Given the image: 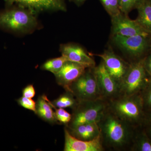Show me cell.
<instances>
[{
  "mask_svg": "<svg viewBox=\"0 0 151 151\" xmlns=\"http://www.w3.org/2000/svg\"><path fill=\"white\" fill-rule=\"evenodd\" d=\"M35 89L32 84L27 85L23 89L22 95L24 97L32 99L35 97Z\"/></svg>",
  "mask_w": 151,
  "mask_h": 151,
  "instance_id": "26",
  "label": "cell"
},
{
  "mask_svg": "<svg viewBox=\"0 0 151 151\" xmlns=\"http://www.w3.org/2000/svg\"><path fill=\"white\" fill-rule=\"evenodd\" d=\"M93 70L102 98L108 102L118 97L119 84L108 72L102 60L98 65L93 68Z\"/></svg>",
  "mask_w": 151,
  "mask_h": 151,
  "instance_id": "9",
  "label": "cell"
},
{
  "mask_svg": "<svg viewBox=\"0 0 151 151\" xmlns=\"http://www.w3.org/2000/svg\"><path fill=\"white\" fill-rule=\"evenodd\" d=\"M15 3L32 11L43 10L66 11V6L62 0H6Z\"/></svg>",
  "mask_w": 151,
  "mask_h": 151,
  "instance_id": "14",
  "label": "cell"
},
{
  "mask_svg": "<svg viewBox=\"0 0 151 151\" xmlns=\"http://www.w3.org/2000/svg\"><path fill=\"white\" fill-rule=\"evenodd\" d=\"M60 51L63 56L69 61L85 65L87 68H94L95 62L84 49L77 45L67 44L60 47Z\"/></svg>",
  "mask_w": 151,
  "mask_h": 151,
  "instance_id": "13",
  "label": "cell"
},
{
  "mask_svg": "<svg viewBox=\"0 0 151 151\" xmlns=\"http://www.w3.org/2000/svg\"><path fill=\"white\" fill-rule=\"evenodd\" d=\"M130 150L134 151H151V139L146 131L135 130Z\"/></svg>",
  "mask_w": 151,
  "mask_h": 151,
  "instance_id": "18",
  "label": "cell"
},
{
  "mask_svg": "<svg viewBox=\"0 0 151 151\" xmlns=\"http://www.w3.org/2000/svg\"><path fill=\"white\" fill-rule=\"evenodd\" d=\"M17 101L19 105L22 107L35 113L36 103L32 99L22 96L18 99Z\"/></svg>",
  "mask_w": 151,
  "mask_h": 151,
  "instance_id": "25",
  "label": "cell"
},
{
  "mask_svg": "<svg viewBox=\"0 0 151 151\" xmlns=\"http://www.w3.org/2000/svg\"><path fill=\"white\" fill-rule=\"evenodd\" d=\"M103 7L111 17L121 13L120 1L119 0H100Z\"/></svg>",
  "mask_w": 151,
  "mask_h": 151,
  "instance_id": "21",
  "label": "cell"
},
{
  "mask_svg": "<svg viewBox=\"0 0 151 151\" xmlns=\"http://www.w3.org/2000/svg\"><path fill=\"white\" fill-rule=\"evenodd\" d=\"M138 17L135 20L142 27L151 32V3L150 0H143L137 8Z\"/></svg>",
  "mask_w": 151,
  "mask_h": 151,
  "instance_id": "17",
  "label": "cell"
},
{
  "mask_svg": "<svg viewBox=\"0 0 151 151\" xmlns=\"http://www.w3.org/2000/svg\"><path fill=\"white\" fill-rule=\"evenodd\" d=\"M35 113L45 121L50 124L58 122L55 113L50 101L46 96L43 95L38 99L36 106Z\"/></svg>",
  "mask_w": 151,
  "mask_h": 151,
  "instance_id": "16",
  "label": "cell"
},
{
  "mask_svg": "<svg viewBox=\"0 0 151 151\" xmlns=\"http://www.w3.org/2000/svg\"><path fill=\"white\" fill-rule=\"evenodd\" d=\"M52 107L55 109V113L58 122L67 126L71 120V114L64 110V108H58V109H57L53 106H52Z\"/></svg>",
  "mask_w": 151,
  "mask_h": 151,
  "instance_id": "23",
  "label": "cell"
},
{
  "mask_svg": "<svg viewBox=\"0 0 151 151\" xmlns=\"http://www.w3.org/2000/svg\"><path fill=\"white\" fill-rule=\"evenodd\" d=\"M64 151H103L105 150L101 135L94 139L84 141L70 134L66 128L64 129Z\"/></svg>",
  "mask_w": 151,
  "mask_h": 151,
  "instance_id": "11",
  "label": "cell"
},
{
  "mask_svg": "<svg viewBox=\"0 0 151 151\" xmlns=\"http://www.w3.org/2000/svg\"><path fill=\"white\" fill-rule=\"evenodd\" d=\"M150 48H151V45Z\"/></svg>",
  "mask_w": 151,
  "mask_h": 151,
  "instance_id": "33",
  "label": "cell"
},
{
  "mask_svg": "<svg viewBox=\"0 0 151 151\" xmlns=\"http://www.w3.org/2000/svg\"><path fill=\"white\" fill-rule=\"evenodd\" d=\"M66 128L72 136L82 140H92L100 135L97 123L84 124L73 128Z\"/></svg>",
  "mask_w": 151,
  "mask_h": 151,
  "instance_id": "15",
  "label": "cell"
},
{
  "mask_svg": "<svg viewBox=\"0 0 151 151\" xmlns=\"http://www.w3.org/2000/svg\"><path fill=\"white\" fill-rule=\"evenodd\" d=\"M69 61L65 57L61 56L49 60L42 65L41 68L55 74L58 73L66 61Z\"/></svg>",
  "mask_w": 151,
  "mask_h": 151,
  "instance_id": "20",
  "label": "cell"
},
{
  "mask_svg": "<svg viewBox=\"0 0 151 151\" xmlns=\"http://www.w3.org/2000/svg\"><path fill=\"white\" fill-rule=\"evenodd\" d=\"M77 5H81L86 1V0H72Z\"/></svg>",
  "mask_w": 151,
  "mask_h": 151,
  "instance_id": "29",
  "label": "cell"
},
{
  "mask_svg": "<svg viewBox=\"0 0 151 151\" xmlns=\"http://www.w3.org/2000/svg\"><path fill=\"white\" fill-rule=\"evenodd\" d=\"M65 90L72 93L78 101L103 99L93 68H86L84 73Z\"/></svg>",
  "mask_w": 151,
  "mask_h": 151,
  "instance_id": "5",
  "label": "cell"
},
{
  "mask_svg": "<svg viewBox=\"0 0 151 151\" xmlns=\"http://www.w3.org/2000/svg\"><path fill=\"white\" fill-rule=\"evenodd\" d=\"M143 0H121L120 10L122 13L127 15L134 9H137Z\"/></svg>",
  "mask_w": 151,
  "mask_h": 151,
  "instance_id": "22",
  "label": "cell"
},
{
  "mask_svg": "<svg viewBox=\"0 0 151 151\" xmlns=\"http://www.w3.org/2000/svg\"><path fill=\"white\" fill-rule=\"evenodd\" d=\"M101 58L106 69L119 84L127 73L130 64L124 61L111 50H105L101 54H95Z\"/></svg>",
  "mask_w": 151,
  "mask_h": 151,
  "instance_id": "10",
  "label": "cell"
},
{
  "mask_svg": "<svg viewBox=\"0 0 151 151\" xmlns=\"http://www.w3.org/2000/svg\"><path fill=\"white\" fill-rule=\"evenodd\" d=\"M36 24V19L32 13L27 10L14 9L0 14V26L13 31L26 32Z\"/></svg>",
  "mask_w": 151,
  "mask_h": 151,
  "instance_id": "6",
  "label": "cell"
},
{
  "mask_svg": "<svg viewBox=\"0 0 151 151\" xmlns=\"http://www.w3.org/2000/svg\"><path fill=\"white\" fill-rule=\"evenodd\" d=\"M119 1H120H120H121V0H119Z\"/></svg>",
  "mask_w": 151,
  "mask_h": 151,
  "instance_id": "31",
  "label": "cell"
},
{
  "mask_svg": "<svg viewBox=\"0 0 151 151\" xmlns=\"http://www.w3.org/2000/svg\"><path fill=\"white\" fill-rule=\"evenodd\" d=\"M150 1L151 3V0H150Z\"/></svg>",
  "mask_w": 151,
  "mask_h": 151,
  "instance_id": "32",
  "label": "cell"
},
{
  "mask_svg": "<svg viewBox=\"0 0 151 151\" xmlns=\"http://www.w3.org/2000/svg\"><path fill=\"white\" fill-rule=\"evenodd\" d=\"M144 124L147 127H151V108L145 111V117Z\"/></svg>",
  "mask_w": 151,
  "mask_h": 151,
  "instance_id": "28",
  "label": "cell"
},
{
  "mask_svg": "<svg viewBox=\"0 0 151 151\" xmlns=\"http://www.w3.org/2000/svg\"><path fill=\"white\" fill-rule=\"evenodd\" d=\"M111 18L113 35H141L151 39V32L145 29L136 20L131 19L122 13Z\"/></svg>",
  "mask_w": 151,
  "mask_h": 151,
  "instance_id": "8",
  "label": "cell"
},
{
  "mask_svg": "<svg viewBox=\"0 0 151 151\" xmlns=\"http://www.w3.org/2000/svg\"><path fill=\"white\" fill-rule=\"evenodd\" d=\"M108 101L104 99L78 101L73 109L71 119L67 128L90 123H98L108 108Z\"/></svg>",
  "mask_w": 151,
  "mask_h": 151,
  "instance_id": "3",
  "label": "cell"
},
{
  "mask_svg": "<svg viewBox=\"0 0 151 151\" xmlns=\"http://www.w3.org/2000/svg\"><path fill=\"white\" fill-rule=\"evenodd\" d=\"M50 102L51 105L55 108H70L73 109L77 105L78 101L72 93L66 91L65 93L60 95L53 102L50 101Z\"/></svg>",
  "mask_w": 151,
  "mask_h": 151,
  "instance_id": "19",
  "label": "cell"
},
{
  "mask_svg": "<svg viewBox=\"0 0 151 151\" xmlns=\"http://www.w3.org/2000/svg\"><path fill=\"white\" fill-rule=\"evenodd\" d=\"M144 64L147 73L151 78V53L144 58Z\"/></svg>",
  "mask_w": 151,
  "mask_h": 151,
  "instance_id": "27",
  "label": "cell"
},
{
  "mask_svg": "<svg viewBox=\"0 0 151 151\" xmlns=\"http://www.w3.org/2000/svg\"><path fill=\"white\" fill-rule=\"evenodd\" d=\"M145 131L147 134L151 139V127H147Z\"/></svg>",
  "mask_w": 151,
  "mask_h": 151,
  "instance_id": "30",
  "label": "cell"
},
{
  "mask_svg": "<svg viewBox=\"0 0 151 151\" xmlns=\"http://www.w3.org/2000/svg\"><path fill=\"white\" fill-rule=\"evenodd\" d=\"M108 103L109 110L132 127L137 128L144 124L145 110L141 94L119 95Z\"/></svg>",
  "mask_w": 151,
  "mask_h": 151,
  "instance_id": "2",
  "label": "cell"
},
{
  "mask_svg": "<svg viewBox=\"0 0 151 151\" xmlns=\"http://www.w3.org/2000/svg\"><path fill=\"white\" fill-rule=\"evenodd\" d=\"M112 40L119 48L134 58L142 56L151 45V38L141 35L127 37L114 35Z\"/></svg>",
  "mask_w": 151,
  "mask_h": 151,
  "instance_id": "7",
  "label": "cell"
},
{
  "mask_svg": "<svg viewBox=\"0 0 151 151\" xmlns=\"http://www.w3.org/2000/svg\"><path fill=\"white\" fill-rule=\"evenodd\" d=\"M97 124L104 147L117 150L130 148L136 128L120 119L108 108Z\"/></svg>",
  "mask_w": 151,
  "mask_h": 151,
  "instance_id": "1",
  "label": "cell"
},
{
  "mask_svg": "<svg viewBox=\"0 0 151 151\" xmlns=\"http://www.w3.org/2000/svg\"><path fill=\"white\" fill-rule=\"evenodd\" d=\"M145 110L151 108V80L145 89L141 93Z\"/></svg>",
  "mask_w": 151,
  "mask_h": 151,
  "instance_id": "24",
  "label": "cell"
},
{
  "mask_svg": "<svg viewBox=\"0 0 151 151\" xmlns=\"http://www.w3.org/2000/svg\"><path fill=\"white\" fill-rule=\"evenodd\" d=\"M70 1H71V0H70Z\"/></svg>",
  "mask_w": 151,
  "mask_h": 151,
  "instance_id": "34",
  "label": "cell"
},
{
  "mask_svg": "<svg viewBox=\"0 0 151 151\" xmlns=\"http://www.w3.org/2000/svg\"><path fill=\"white\" fill-rule=\"evenodd\" d=\"M151 80L144 66V58L132 63L120 84L119 95L141 94Z\"/></svg>",
  "mask_w": 151,
  "mask_h": 151,
  "instance_id": "4",
  "label": "cell"
},
{
  "mask_svg": "<svg viewBox=\"0 0 151 151\" xmlns=\"http://www.w3.org/2000/svg\"><path fill=\"white\" fill-rule=\"evenodd\" d=\"M87 68H88L77 63L66 61L61 70L55 74L57 82L66 90Z\"/></svg>",
  "mask_w": 151,
  "mask_h": 151,
  "instance_id": "12",
  "label": "cell"
}]
</instances>
